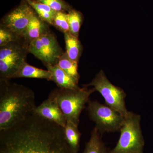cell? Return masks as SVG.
Wrapping results in <instances>:
<instances>
[{
    "label": "cell",
    "instance_id": "cell-1",
    "mask_svg": "<svg viewBox=\"0 0 153 153\" xmlns=\"http://www.w3.org/2000/svg\"><path fill=\"white\" fill-rule=\"evenodd\" d=\"M0 153H74L64 128L31 115L10 128L0 131Z\"/></svg>",
    "mask_w": 153,
    "mask_h": 153
},
{
    "label": "cell",
    "instance_id": "cell-2",
    "mask_svg": "<svg viewBox=\"0 0 153 153\" xmlns=\"http://www.w3.org/2000/svg\"><path fill=\"white\" fill-rule=\"evenodd\" d=\"M10 79L0 78V131L25 120L37 106L33 90Z\"/></svg>",
    "mask_w": 153,
    "mask_h": 153
},
{
    "label": "cell",
    "instance_id": "cell-3",
    "mask_svg": "<svg viewBox=\"0 0 153 153\" xmlns=\"http://www.w3.org/2000/svg\"><path fill=\"white\" fill-rule=\"evenodd\" d=\"M88 87L84 85L75 89L55 88L52 91L67 122L77 126L81 112L90 100L91 95L96 91L94 88Z\"/></svg>",
    "mask_w": 153,
    "mask_h": 153
},
{
    "label": "cell",
    "instance_id": "cell-4",
    "mask_svg": "<svg viewBox=\"0 0 153 153\" xmlns=\"http://www.w3.org/2000/svg\"><path fill=\"white\" fill-rule=\"evenodd\" d=\"M140 115L128 111L120 129L119 140L108 153H137L143 151L145 142Z\"/></svg>",
    "mask_w": 153,
    "mask_h": 153
},
{
    "label": "cell",
    "instance_id": "cell-5",
    "mask_svg": "<svg viewBox=\"0 0 153 153\" xmlns=\"http://www.w3.org/2000/svg\"><path fill=\"white\" fill-rule=\"evenodd\" d=\"M29 53V45L21 38L0 47V78L12 79Z\"/></svg>",
    "mask_w": 153,
    "mask_h": 153
},
{
    "label": "cell",
    "instance_id": "cell-6",
    "mask_svg": "<svg viewBox=\"0 0 153 153\" xmlns=\"http://www.w3.org/2000/svg\"><path fill=\"white\" fill-rule=\"evenodd\" d=\"M88 112L91 120L96 124L95 127L100 134L120 130L125 120V117L107 105L97 101L88 103Z\"/></svg>",
    "mask_w": 153,
    "mask_h": 153
},
{
    "label": "cell",
    "instance_id": "cell-7",
    "mask_svg": "<svg viewBox=\"0 0 153 153\" xmlns=\"http://www.w3.org/2000/svg\"><path fill=\"white\" fill-rule=\"evenodd\" d=\"M84 85L92 86L98 91L104 99L107 105L117 111L125 117L127 114L128 111L126 107V92L122 88L113 84L103 70H100L90 83Z\"/></svg>",
    "mask_w": 153,
    "mask_h": 153
},
{
    "label": "cell",
    "instance_id": "cell-8",
    "mask_svg": "<svg viewBox=\"0 0 153 153\" xmlns=\"http://www.w3.org/2000/svg\"><path fill=\"white\" fill-rule=\"evenodd\" d=\"M30 53L45 66L55 65L63 52L55 35L49 33L34 40L29 45Z\"/></svg>",
    "mask_w": 153,
    "mask_h": 153
},
{
    "label": "cell",
    "instance_id": "cell-9",
    "mask_svg": "<svg viewBox=\"0 0 153 153\" xmlns=\"http://www.w3.org/2000/svg\"><path fill=\"white\" fill-rule=\"evenodd\" d=\"M36 14L27 2L21 0L19 5L3 17L1 24L8 28L21 38Z\"/></svg>",
    "mask_w": 153,
    "mask_h": 153
},
{
    "label": "cell",
    "instance_id": "cell-10",
    "mask_svg": "<svg viewBox=\"0 0 153 153\" xmlns=\"http://www.w3.org/2000/svg\"><path fill=\"white\" fill-rule=\"evenodd\" d=\"M34 114L64 128L67 121L52 91L47 99L36 106Z\"/></svg>",
    "mask_w": 153,
    "mask_h": 153
},
{
    "label": "cell",
    "instance_id": "cell-11",
    "mask_svg": "<svg viewBox=\"0 0 153 153\" xmlns=\"http://www.w3.org/2000/svg\"><path fill=\"white\" fill-rule=\"evenodd\" d=\"M49 25L47 22L40 19L36 14L22 34L21 38L26 44L29 45L32 41L43 35L50 33Z\"/></svg>",
    "mask_w": 153,
    "mask_h": 153
},
{
    "label": "cell",
    "instance_id": "cell-12",
    "mask_svg": "<svg viewBox=\"0 0 153 153\" xmlns=\"http://www.w3.org/2000/svg\"><path fill=\"white\" fill-rule=\"evenodd\" d=\"M51 73V80L56 83L59 88L75 89L79 87V80L68 75L56 65L45 66Z\"/></svg>",
    "mask_w": 153,
    "mask_h": 153
},
{
    "label": "cell",
    "instance_id": "cell-13",
    "mask_svg": "<svg viewBox=\"0 0 153 153\" xmlns=\"http://www.w3.org/2000/svg\"><path fill=\"white\" fill-rule=\"evenodd\" d=\"M17 78H36L51 80V73L49 70L31 66L25 61L12 76V79Z\"/></svg>",
    "mask_w": 153,
    "mask_h": 153
},
{
    "label": "cell",
    "instance_id": "cell-14",
    "mask_svg": "<svg viewBox=\"0 0 153 153\" xmlns=\"http://www.w3.org/2000/svg\"><path fill=\"white\" fill-rule=\"evenodd\" d=\"M66 53L69 58L78 63L83 51V47L79 38L69 32L63 33Z\"/></svg>",
    "mask_w": 153,
    "mask_h": 153
},
{
    "label": "cell",
    "instance_id": "cell-15",
    "mask_svg": "<svg viewBox=\"0 0 153 153\" xmlns=\"http://www.w3.org/2000/svg\"><path fill=\"white\" fill-rule=\"evenodd\" d=\"M35 10L40 19L49 25H52L53 20L57 12L53 10L47 5L37 0H25Z\"/></svg>",
    "mask_w": 153,
    "mask_h": 153
},
{
    "label": "cell",
    "instance_id": "cell-16",
    "mask_svg": "<svg viewBox=\"0 0 153 153\" xmlns=\"http://www.w3.org/2000/svg\"><path fill=\"white\" fill-rule=\"evenodd\" d=\"M101 134L94 127L82 153H108L101 138Z\"/></svg>",
    "mask_w": 153,
    "mask_h": 153
},
{
    "label": "cell",
    "instance_id": "cell-17",
    "mask_svg": "<svg viewBox=\"0 0 153 153\" xmlns=\"http://www.w3.org/2000/svg\"><path fill=\"white\" fill-rule=\"evenodd\" d=\"M65 137L68 144L74 153H78L81 134L78 126L67 122L64 127Z\"/></svg>",
    "mask_w": 153,
    "mask_h": 153
},
{
    "label": "cell",
    "instance_id": "cell-18",
    "mask_svg": "<svg viewBox=\"0 0 153 153\" xmlns=\"http://www.w3.org/2000/svg\"><path fill=\"white\" fill-rule=\"evenodd\" d=\"M78 63L71 60L66 52H63L56 64L68 75L79 80L80 75L78 72Z\"/></svg>",
    "mask_w": 153,
    "mask_h": 153
},
{
    "label": "cell",
    "instance_id": "cell-19",
    "mask_svg": "<svg viewBox=\"0 0 153 153\" xmlns=\"http://www.w3.org/2000/svg\"><path fill=\"white\" fill-rule=\"evenodd\" d=\"M69 33L73 36L79 38V31L83 23V15L81 12L72 9L67 13Z\"/></svg>",
    "mask_w": 153,
    "mask_h": 153
},
{
    "label": "cell",
    "instance_id": "cell-20",
    "mask_svg": "<svg viewBox=\"0 0 153 153\" xmlns=\"http://www.w3.org/2000/svg\"><path fill=\"white\" fill-rule=\"evenodd\" d=\"M50 7L56 12L68 13L72 8L68 3L64 0H37Z\"/></svg>",
    "mask_w": 153,
    "mask_h": 153
},
{
    "label": "cell",
    "instance_id": "cell-21",
    "mask_svg": "<svg viewBox=\"0 0 153 153\" xmlns=\"http://www.w3.org/2000/svg\"><path fill=\"white\" fill-rule=\"evenodd\" d=\"M52 25L63 33L69 32L67 13L57 12L54 18Z\"/></svg>",
    "mask_w": 153,
    "mask_h": 153
},
{
    "label": "cell",
    "instance_id": "cell-22",
    "mask_svg": "<svg viewBox=\"0 0 153 153\" xmlns=\"http://www.w3.org/2000/svg\"><path fill=\"white\" fill-rule=\"evenodd\" d=\"M20 38L8 28L0 24V47L17 41Z\"/></svg>",
    "mask_w": 153,
    "mask_h": 153
},
{
    "label": "cell",
    "instance_id": "cell-23",
    "mask_svg": "<svg viewBox=\"0 0 153 153\" xmlns=\"http://www.w3.org/2000/svg\"><path fill=\"white\" fill-rule=\"evenodd\" d=\"M137 153H143V151H141V152H137Z\"/></svg>",
    "mask_w": 153,
    "mask_h": 153
}]
</instances>
